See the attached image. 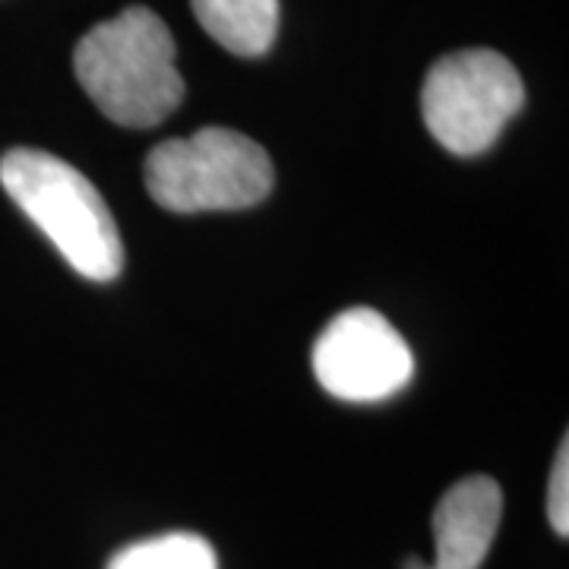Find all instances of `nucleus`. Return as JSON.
<instances>
[{"label": "nucleus", "instance_id": "1", "mask_svg": "<svg viewBox=\"0 0 569 569\" xmlns=\"http://www.w3.org/2000/svg\"><path fill=\"white\" fill-rule=\"evenodd\" d=\"M73 73L108 121L156 127L183 102L171 29L149 7H127L92 26L73 48Z\"/></svg>", "mask_w": 569, "mask_h": 569}, {"label": "nucleus", "instance_id": "2", "mask_svg": "<svg viewBox=\"0 0 569 569\" xmlns=\"http://www.w3.org/2000/svg\"><path fill=\"white\" fill-rule=\"evenodd\" d=\"M0 183L82 279L111 282L121 276L118 222L82 171L41 149H10L0 159Z\"/></svg>", "mask_w": 569, "mask_h": 569}, {"label": "nucleus", "instance_id": "3", "mask_svg": "<svg viewBox=\"0 0 569 569\" xmlns=\"http://www.w3.org/2000/svg\"><path fill=\"white\" fill-rule=\"evenodd\" d=\"M272 162L260 142L228 127H203L193 137L159 142L146 156V190L171 212L247 209L269 197Z\"/></svg>", "mask_w": 569, "mask_h": 569}, {"label": "nucleus", "instance_id": "4", "mask_svg": "<svg viewBox=\"0 0 569 569\" xmlns=\"http://www.w3.org/2000/svg\"><path fill=\"white\" fill-rule=\"evenodd\" d=\"M526 86L512 63L490 48H466L427 70L421 114L430 137L452 156H481L500 140Z\"/></svg>", "mask_w": 569, "mask_h": 569}, {"label": "nucleus", "instance_id": "5", "mask_svg": "<svg viewBox=\"0 0 569 569\" xmlns=\"http://www.w3.org/2000/svg\"><path fill=\"white\" fill-rule=\"evenodd\" d=\"M320 387L342 402H383L408 387L411 348L383 313L355 307L326 323L313 346Z\"/></svg>", "mask_w": 569, "mask_h": 569}, {"label": "nucleus", "instance_id": "6", "mask_svg": "<svg viewBox=\"0 0 569 569\" xmlns=\"http://www.w3.org/2000/svg\"><path fill=\"white\" fill-rule=\"evenodd\" d=\"M500 516L503 490L493 478L471 475L452 485L433 509V567L408 557L406 569H481L500 529Z\"/></svg>", "mask_w": 569, "mask_h": 569}, {"label": "nucleus", "instance_id": "7", "mask_svg": "<svg viewBox=\"0 0 569 569\" xmlns=\"http://www.w3.org/2000/svg\"><path fill=\"white\" fill-rule=\"evenodd\" d=\"M197 22L224 51L260 58L279 32V0H190Z\"/></svg>", "mask_w": 569, "mask_h": 569}, {"label": "nucleus", "instance_id": "8", "mask_svg": "<svg viewBox=\"0 0 569 569\" xmlns=\"http://www.w3.org/2000/svg\"><path fill=\"white\" fill-rule=\"evenodd\" d=\"M108 569H219L212 545L193 531H171L118 550Z\"/></svg>", "mask_w": 569, "mask_h": 569}, {"label": "nucleus", "instance_id": "9", "mask_svg": "<svg viewBox=\"0 0 569 569\" xmlns=\"http://www.w3.org/2000/svg\"><path fill=\"white\" fill-rule=\"evenodd\" d=\"M548 519L553 531L560 538L569 535V443H560L557 462L550 471V488H548Z\"/></svg>", "mask_w": 569, "mask_h": 569}]
</instances>
